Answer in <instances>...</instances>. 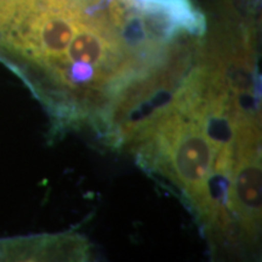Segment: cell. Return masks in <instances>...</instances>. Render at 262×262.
<instances>
[{
	"instance_id": "1",
	"label": "cell",
	"mask_w": 262,
	"mask_h": 262,
	"mask_svg": "<svg viewBox=\"0 0 262 262\" xmlns=\"http://www.w3.org/2000/svg\"><path fill=\"white\" fill-rule=\"evenodd\" d=\"M130 149L145 171L166 181L169 187L179 192L199 221L219 150L181 98L178 106Z\"/></svg>"
},
{
	"instance_id": "2",
	"label": "cell",
	"mask_w": 262,
	"mask_h": 262,
	"mask_svg": "<svg viewBox=\"0 0 262 262\" xmlns=\"http://www.w3.org/2000/svg\"><path fill=\"white\" fill-rule=\"evenodd\" d=\"M98 10L123 47L149 67L206 31L192 0H102Z\"/></svg>"
},
{
	"instance_id": "3",
	"label": "cell",
	"mask_w": 262,
	"mask_h": 262,
	"mask_svg": "<svg viewBox=\"0 0 262 262\" xmlns=\"http://www.w3.org/2000/svg\"><path fill=\"white\" fill-rule=\"evenodd\" d=\"M261 130L237 134L231 203L244 250L255 249L261 231Z\"/></svg>"
}]
</instances>
